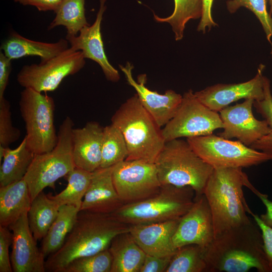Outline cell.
Returning <instances> with one entry per match:
<instances>
[{
    "mask_svg": "<svg viewBox=\"0 0 272 272\" xmlns=\"http://www.w3.org/2000/svg\"><path fill=\"white\" fill-rule=\"evenodd\" d=\"M100 6L96 20L91 25L83 28L77 36L66 35L70 47L82 52L85 58L97 62L108 81L116 82L120 79L118 71L109 62L105 52L101 33V24L106 9L107 0H99Z\"/></svg>",
    "mask_w": 272,
    "mask_h": 272,
    "instance_id": "ac0fdd59",
    "label": "cell"
},
{
    "mask_svg": "<svg viewBox=\"0 0 272 272\" xmlns=\"http://www.w3.org/2000/svg\"><path fill=\"white\" fill-rule=\"evenodd\" d=\"M85 0H61L48 30L62 26L66 30V35H78L83 28L90 25L85 15Z\"/></svg>",
    "mask_w": 272,
    "mask_h": 272,
    "instance_id": "83f0119b",
    "label": "cell"
},
{
    "mask_svg": "<svg viewBox=\"0 0 272 272\" xmlns=\"http://www.w3.org/2000/svg\"><path fill=\"white\" fill-rule=\"evenodd\" d=\"M254 101L252 99H245L220 111L223 130L218 135L227 139H237L248 147L266 135L270 128L265 119L260 120L254 117L252 112Z\"/></svg>",
    "mask_w": 272,
    "mask_h": 272,
    "instance_id": "4fadbf2b",
    "label": "cell"
},
{
    "mask_svg": "<svg viewBox=\"0 0 272 272\" xmlns=\"http://www.w3.org/2000/svg\"><path fill=\"white\" fill-rule=\"evenodd\" d=\"M60 206L43 191L32 201L28 212V223L36 240L42 239L55 220Z\"/></svg>",
    "mask_w": 272,
    "mask_h": 272,
    "instance_id": "4316f807",
    "label": "cell"
},
{
    "mask_svg": "<svg viewBox=\"0 0 272 272\" xmlns=\"http://www.w3.org/2000/svg\"><path fill=\"white\" fill-rule=\"evenodd\" d=\"M128 150L124 137L114 125L103 127L100 167L107 168L126 160Z\"/></svg>",
    "mask_w": 272,
    "mask_h": 272,
    "instance_id": "1f68e13d",
    "label": "cell"
},
{
    "mask_svg": "<svg viewBox=\"0 0 272 272\" xmlns=\"http://www.w3.org/2000/svg\"><path fill=\"white\" fill-rule=\"evenodd\" d=\"M195 196L194 190L190 186L163 184L154 194L123 205L111 214L131 226L178 219L192 206Z\"/></svg>",
    "mask_w": 272,
    "mask_h": 272,
    "instance_id": "8992f818",
    "label": "cell"
},
{
    "mask_svg": "<svg viewBox=\"0 0 272 272\" xmlns=\"http://www.w3.org/2000/svg\"><path fill=\"white\" fill-rule=\"evenodd\" d=\"M202 1V13L197 30L205 33L207 29L210 31L213 27L218 26V24L214 21L212 16V8L214 0Z\"/></svg>",
    "mask_w": 272,
    "mask_h": 272,
    "instance_id": "ab89813d",
    "label": "cell"
},
{
    "mask_svg": "<svg viewBox=\"0 0 272 272\" xmlns=\"http://www.w3.org/2000/svg\"><path fill=\"white\" fill-rule=\"evenodd\" d=\"M265 68L264 64H260L255 76L246 82L216 84L194 92V95L202 104L217 112L242 99L262 100L264 97L263 72Z\"/></svg>",
    "mask_w": 272,
    "mask_h": 272,
    "instance_id": "5bb4252c",
    "label": "cell"
},
{
    "mask_svg": "<svg viewBox=\"0 0 272 272\" xmlns=\"http://www.w3.org/2000/svg\"><path fill=\"white\" fill-rule=\"evenodd\" d=\"M80 208L72 205L60 206L58 215L42 239L40 249L45 257L58 250L72 230Z\"/></svg>",
    "mask_w": 272,
    "mask_h": 272,
    "instance_id": "484cf974",
    "label": "cell"
},
{
    "mask_svg": "<svg viewBox=\"0 0 272 272\" xmlns=\"http://www.w3.org/2000/svg\"><path fill=\"white\" fill-rule=\"evenodd\" d=\"M215 238L212 213L204 194L195 197L194 202L180 219L173 237L177 248L188 244H196L204 248Z\"/></svg>",
    "mask_w": 272,
    "mask_h": 272,
    "instance_id": "9a60e30c",
    "label": "cell"
},
{
    "mask_svg": "<svg viewBox=\"0 0 272 272\" xmlns=\"http://www.w3.org/2000/svg\"><path fill=\"white\" fill-rule=\"evenodd\" d=\"M113 166L100 167L92 172L91 182L80 211L111 214L124 205L113 182Z\"/></svg>",
    "mask_w": 272,
    "mask_h": 272,
    "instance_id": "ffe728a7",
    "label": "cell"
},
{
    "mask_svg": "<svg viewBox=\"0 0 272 272\" xmlns=\"http://www.w3.org/2000/svg\"><path fill=\"white\" fill-rule=\"evenodd\" d=\"M240 168H214L203 191L212 213L215 237L231 228L249 223L252 213L243 187L252 184Z\"/></svg>",
    "mask_w": 272,
    "mask_h": 272,
    "instance_id": "3957f363",
    "label": "cell"
},
{
    "mask_svg": "<svg viewBox=\"0 0 272 272\" xmlns=\"http://www.w3.org/2000/svg\"><path fill=\"white\" fill-rule=\"evenodd\" d=\"M32 202L24 179L0 186V226L9 227L28 213Z\"/></svg>",
    "mask_w": 272,
    "mask_h": 272,
    "instance_id": "603a6c76",
    "label": "cell"
},
{
    "mask_svg": "<svg viewBox=\"0 0 272 272\" xmlns=\"http://www.w3.org/2000/svg\"><path fill=\"white\" fill-rule=\"evenodd\" d=\"M249 189L260 198L265 207L266 212L260 215V219L265 224L272 227V201L268 199L267 194L260 192L253 185Z\"/></svg>",
    "mask_w": 272,
    "mask_h": 272,
    "instance_id": "7bdbcfd3",
    "label": "cell"
},
{
    "mask_svg": "<svg viewBox=\"0 0 272 272\" xmlns=\"http://www.w3.org/2000/svg\"><path fill=\"white\" fill-rule=\"evenodd\" d=\"M128 84L136 91L140 101L151 115L158 125L165 126L174 116L182 99V95L172 90L161 94L150 90L145 86L147 77L140 75L135 81L132 75L133 65L127 62L125 66L119 65Z\"/></svg>",
    "mask_w": 272,
    "mask_h": 272,
    "instance_id": "2e32d148",
    "label": "cell"
},
{
    "mask_svg": "<svg viewBox=\"0 0 272 272\" xmlns=\"http://www.w3.org/2000/svg\"><path fill=\"white\" fill-rule=\"evenodd\" d=\"M264 98L255 101L253 107L257 113L265 119L270 128V131L253 144L250 147L272 156V94L270 80L263 77Z\"/></svg>",
    "mask_w": 272,
    "mask_h": 272,
    "instance_id": "d6a6232c",
    "label": "cell"
},
{
    "mask_svg": "<svg viewBox=\"0 0 272 272\" xmlns=\"http://www.w3.org/2000/svg\"><path fill=\"white\" fill-rule=\"evenodd\" d=\"M205 250L196 244L177 248L165 272H207Z\"/></svg>",
    "mask_w": 272,
    "mask_h": 272,
    "instance_id": "4dcf8cb0",
    "label": "cell"
},
{
    "mask_svg": "<svg viewBox=\"0 0 272 272\" xmlns=\"http://www.w3.org/2000/svg\"><path fill=\"white\" fill-rule=\"evenodd\" d=\"M103 127L96 121L72 131L73 156L75 166L90 172L100 167Z\"/></svg>",
    "mask_w": 272,
    "mask_h": 272,
    "instance_id": "44dd1931",
    "label": "cell"
},
{
    "mask_svg": "<svg viewBox=\"0 0 272 272\" xmlns=\"http://www.w3.org/2000/svg\"><path fill=\"white\" fill-rule=\"evenodd\" d=\"M223 128L219 112L202 104L190 89L182 95L180 105L173 118L162 129L166 142L182 138L212 134Z\"/></svg>",
    "mask_w": 272,
    "mask_h": 272,
    "instance_id": "30bf717a",
    "label": "cell"
},
{
    "mask_svg": "<svg viewBox=\"0 0 272 272\" xmlns=\"http://www.w3.org/2000/svg\"><path fill=\"white\" fill-rule=\"evenodd\" d=\"M20 135L19 129L13 125L10 102L4 97L0 98V146L9 147Z\"/></svg>",
    "mask_w": 272,
    "mask_h": 272,
    "instance_id": "d590c367",
    "label": "cell"
},
{
    "mask_svg": "<svg viewBox=\"0 0 272 272\" xmlns=\"http://www.w3.org/2000/svg\"><path fill=\"white\" fill-rule=\"evenodd\" d=\"M251 215L261 230L263 249L268 261L270 272H272V227L265 224L258 215L252 213Z\"/></svg>",
    "mask_w": 272,
    "mask_h": 272,
    "instance_id": "74e56055",
    "label": "cell"
},
{
    "mask_svg": "<svg viewBox=\"0 0 272 272\" xmlns=\"http://www.w3.org/2000/svg\"><path fill=\"white\" fill-rule=\"evenodd\" d=\"M112 258L107 249L97 253L76 258L61 272H110Z\"/></svg>",
    "mask_w": 272,
    "mask_h": 272,
    "instance_id": "836d02e7",
    "label": "cell"
},
{
    "mask_svg": "<svg viewBox=\"0 0 272 272\" xmlns=\"http://www.w3.org/2000/svg\"><path fill=\"white\" fill-rule=\"evenodd\" d=\"M195 153L214 168L248 167L271 161L272 156L212 134L186 138Z\"/></svg>",
    "mask_w": 272,
    "mask_h": 272,
    "instance_id": "9c48e42d",
    "label": "cell"
},
{
    "mask_svg": "<svg viewBox=\"0 0 272 272\" xmlns=\"http://www.w3.org/2000/svg\"><path fill=\"white\" fill-rule=\"evenodd\" d=\"M112 180L124 205L137 202L157 192L161 184L154 163L124 160L113 166Z\"/></svg>",
    "mask_w": 272,
    "mask_h": 272,
    "instance_id": "7c38bea8",
    "label": "cell"
},
{
    "mask_svg": "<svg viewBox=\"0 0 272 272\" xmlns=\"http://www.w3.org/2000/svg\"><path fill=\"white\" fill-rule=\"evenodd\" d=\"M172 257H158L147 254L140 272H165Z\"/></svg>",
    "mask_w": 272,
    "mask_h": 272,
    "instance_id": "f35d334b",
    "label": "cell"
},
{
    "mask_svg": "<svg viewBox=\"0 0 272 272\" xmlns=\"http://www.w3.org/2000/svg\"><path fill=\"white\" fill-rule=\"evenodd\" d=\"M61 0H13L23 6L35 7L39 11H53L57 9Z\"/></svg>",
    "mask_w": 272,
    "mask_h": 272,
    "instance_id": "b9f144b4",
    "label": "cell"
},
{
    "mask_svg": "<svg viewBox=\"0 0 272 272\" xmlns=\"http://www.w3.org/2000/svg\"><path fill=\"white\" fill-rule=\"evenodd\" d=\"M12 60L0 51V98L4 97L12 69Z\"/></svg>",
    "mask_w": 272,
    "mask_h": 272,
    "instance_id": "60d3db41",
    "label": "cell"
},
{
    "mask_svg": "<svg viewBox=\"0 0 272 272\" xmlns=\"http://www.w3.org/2000/svg\"><path fill=\"white\" fill-rule=\"evenodd\" d=\"M19 104L25 122L28 148L35 155L51 151L58 140L54 123L53 99L31 88H24Z\"/></svg>",
    "mask_w": 272,
    "mask_h": 272,
    "instance_id": "ba28073f",
    "label": "cell"
},
{
    "mask_svg": "<svg viewBox=\"0 0 272 272\" xmlns=\"http://www.w3.org/2000/svg\"><path fill=\"white\" fill-rule=\"evenodd\" d=\"M74 123L66 116L60 124L56 146L50 151L35 154L24 179L32 201L43 189L55 188V183L75 168L73 156L72 131Z\"/></svg>",
    "mask_w": 272,
    "mask_h": 272,
    "instance_id": "52a82bcc",
    "label": "cell"
},
{
    "mask_svg": "<svg viewBox=\"0 0 272 272\" xmlns=\"http://www.w3.org/2000/svg\"><path fill=\"white\" fill-rule=\"evenodd\" d=\"M69 41L60 39L53 43L32 40L12 32L3 42L1 51L11 60L28 56H37L44 62L67 49Z\"/></svg>",
    "mask_w": 272,
    "mask_h": 272,
    "instance_id": "7402d4cb",
    "label": "cell"
},
{
    "mask_svg": "<svg viewBox=\"0 0 272 272\" xmlns=\"http://www.w3.org/2000/svg\"><path fill=\"white\" fill-rule=\"evenodd\" d=\"M66 176L68 182L66 188L54 196L48 195L60 206L72 205L81 208L91 182L92 172L75 167Z\"/></svg>",
    "mask_w": 272,
    "mask_h": 272,
    "instance_id": "f546056e",
    "label": "cell"
},
{
    "mask_svg": "<svg viewBox=\"0 0 272 272\" xmlns=\"http://www.w3.org/2000/svg\"><path fill=\"white\" fill-rule=\"evenodd\" d=\"M28 213L8 228L13 233L11 261L14 272H44L45 256L30 229Z\"/></svg>",
    "mask_w": 272,
    "mask_h": 272,
    "instance_id": "e0dca14e",
    "label": "cell"
},
{
    "mask_svg": "<svg viewBox=\"0 0 272 272\" xmlns=\"http://www.w3.org/2000/svg\"><path fill=\"white\" fill-rule=\"evenodd\" d=\"M254 220V219H253ZM207 272H270L261 230L255 221L227 230L205 248Z\"/></svg>",
    "mask_w": 272,
    "mask_h": 272,
    "instance_id": "6da1fadb",
    "label": "cell"
},
{
    "mask_svg": "<svg viewBox=\"0 0 272 272\" xmlns=\"http://www.w3.org/2000/svg\"><path fill=\"white\" fill-rule=\"evenodd\" d=\"M268 4L270 8L269 13L272 17V0H268Z\"/></svg>",
    "mask_w": 272,
    "mask_h": 272,
    "instance_id": "ee69618b",
    "label": "cell"
},
{
    "mask_svg": "<svg viewBox=\"0 0 272 272\" xmlns=\"http://www.w3.org/2000/svg\"><path fill=\"white\" fill-rule=\"evenodd\" d=\"M108 249L112 258L110 272L140 271L146 253L129 232L115 236Z\"/></svg>",
    "mask_w": 272,
    "mask_h": 272,
    "instance_id": "cb8c5ba5",
    "label": "cell"
},
{
    "mask_svg": "<svg viewBox=\"0 0 272 272\" xmlns=\"http://www.w3.org/2000/svg\"><path fill=\"white\" fill-rule=\"evenodd\" d=\"M12 242V231L8 227L0 226V272L13 271L9 255V247Z\"/></svg>",
    "mask_w": 272,
    "mask_h": 272,
    "instance_id": "8d00e7d4",
    "label": "cell"
},
{
    "mask_svg": "<svg viewBox=\"0 0 272 272\" xmlns=\"http://www.w3.org/2000/svg\"><path fill=\"white\" fill-rule=\"evenodd\" d=\"M154 164L162 185L190 186L195 192V198L203 194L214 169L181 138L166 142Z\"/></svg>",
    "mask_w": 272,
    "mask_h": 272,
    "instance_id": "5b68a950",
    "label": "cell"
},
{
    "mask_svg": "<svg viewBox=\"0 0 272 272\" xmlns=\"http://www.w3.org/2000/svg\"><path fill=\"white\" fill-rule=\"evenodd\" d=\"M180 219L133 225L129 233L147 254L172 257L177 249L173 244V237Z\"/></svg>",
    "mask_w": 272,
    "mask_h": 272,
    "instance_id": "d6986e66",
    "label": "cell"
},
{
    "mask_svg": "<svg viewBox=\"0 0 272 272\" xmlns=\"http://www.w3.org/2000/svg\"><path fill=\"white\" fill-rule=\"evenodd\" d=\"M111 121L125 139L128 150L125 160L154 163L165 141L161 127L142 105L137 94L120 105Z\"/></svg>",
    "mask_w": 272,
    "mask_h": 272,
    "instance_id": "277c9868",
    "label": "cell"
},
{
    "mask_svg": "<svg viewBox=\"0 0 272 272\" xmlns=\"http://www.w3.org/2000/svg\"><path fill=\"white\" fill-rule=\"evenodd\" d=\"M174 8L171 15L160 18L154 14L158 22L169 23L175 34V39L179 41L183 38L186 23L190 20L200 19L202 13V0H174Z\"/></svg>",
    "mask_w": 272,
    "mask_h": 272,
    "instance_id": "f1b7e54d",
    "label": "cell"
},
{
    "mask_svg": "<svg viewBox=\"0 0 272 272\" xmlns=\"http://www.w3.org/2000/svg\"><path fill=\"white\" fill-rule=\"evenodd\" d=\"M35 154L23 139L15 149L0 146V186L8 185L24 179L33 160Z\"/></svg>",
    "mask_w": 272,
    "mask_h": 272,
    "instance_id": "d4e9b609",
    "label": "cell"
},
{
    "mask_svg": "<svg viewBox=\"0 0 272 272\" xmlns=\"http://www.w3.org/2000/svg\"><path fill=\"white\" fill-rule=\"evenodd\" d=\"M131 227L111 214L80 211L62 247L45 261L46 271L61 272L74 259L108 249L115 236Z\"/></svg>",
    "mask_w": 272,
    "mask_h": 272,
    "instance_id": "7a4b0ae2",
    "label": "cell"
},
{
    "mask_svg": "<svg viewBox=\"0 0 272 272\" xmlns=\"http://www.w3.org/2000/svg\"><path fill=\"white\" fill-rule=\"evenodd\" d=\"M266 0H228L227 9L231 14L240 8L244 7L251 11L259 20L265 34L266 38L271 45L272 17L267 10Z\"/></svg>",
    "mask_w": 272,
    "mask_h": 272,
    "instance_id": "e575fe53",
    "label": "cell"
},
{
    "mask_svg": "<svg viewBox=\"0 0 272 272\" xmlns=\"http://www.w3.org/2000/svg\"><path fill=\"white\" fill-rule=\"evenodd\" d=\"M85 59L82 51L70 47L44 62L24 65L17 74V80L24 88L41 93L53 91L65 77L84 67Z\"/></svg>",
    "mask_w": 272,
    "mask_h": 272,
    "instance_id": "8fae6325",
    "label": "cell"
}]
</instances>
